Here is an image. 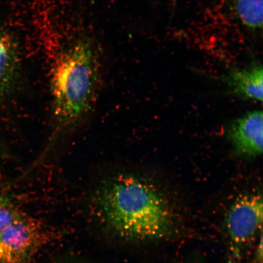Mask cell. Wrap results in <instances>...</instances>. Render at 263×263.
<instances>
[{
  "mask_svg": "<svg viewBox=\"0 0 263 263\" xmlns=\"http://www.w3.org/2000/svg\"><path fill=\"white\" fill-rule=\"evenodd\" d=\"M44 232L39 223L21 213L0 230V263H25L40 248Z\"/></svg>",
  "mask_w": 263,
  "mask_h": 263,
  "instance_id": "3957f363",
  "label": "cell"
},
{
  "mask_svg": "<svg viewBox=\"0 0 263 263\" xmlns=\"http://www.w3.org/2000/svg\"><path fill=\"white\" fill-rule=\"evenodd\" d=\"M98 52L88 39H80L59 52L52 67V129L39 161L58 141L89 112L96 98Z\"/></svg>",
  "mask_w": 263,
  "mask_h": 263,
  "instance_id": "6da1fadb",
  "label": "cell"
},
{
  "mask_svg": "<svg viewBox=\"0 0 263 263\" xmlns=\"http://www.w3.org/2000/svg\"><path fill=\"white\" fill-rule=\"evenodd\" d=\"M21 58L14 38L0 26V98L14 88L20 78Z\"/></svg>",
  "mask_w": 263,
  "mask_h": 263,
  "instance_id": "8992f818",
  "label": "cell"
},
{
  "mask_svg": "<svg viewBox=\"0 0 263 263\" xmlns=\"http://www.w3.org/2000/svg\"><path fill=\"white\" fill-rule=\"evenodd\" d=\"M263 116L262 110L247 114L229 128V137L241 155L254 157L262 153Z\"/></svg>",
  "mask_w": 263,
  "mask_h": 263,
  "instance_id": "5b68a950",
  "label": "cell"
},
{
  "mask_svg": "<svg viewBox=\"0 0 263 263\" xmlns=\"http://www.w3.org/2000/svg\"><path fill=\"white\" fill-rule=\"evenodd\" d=\"M98 200L108 226L121 237L158 239L170 231L172 216L165 200L140 177L121 174L108 179Z\"/></svg>",
  "mask_w": 263,
  "mask_h": 263,
  "instance_id": "7a4b0ae2",
  "label": "cell"
},
{
  "mask_svg": "<svg viewBox=\"0 0 263 263\" xmlns=\"http://www.w3.org/2000/svg\"><path fill=\"white\" fill-rule=\"evenodd\" d=\"M262 207V196L258 193L240 197L230 207L226 226L233 254L239 256L242 249L261 229Z\"/></svg>",
  "mask_w": 263,
  "mask_h": 263,
  "instance_id": "277c9868",
  "label": "cell"
},
{
  "mask_svg": "<svg viewBox=\"0 0 263 263\" xmlns=\"http://www.w3.org/2000/svg\"><path fill=\"white\" fill-rule=\"evenodd\" d=\"M227 83L235 93L243 98L262 102L263 98V68L259 62L229 72Z\"/></svg>",
  "mask_w": 263,
  "mask_h": 263,
  "instance_id": "52a82bcc",
  "label": "cell"
},
{
  "mask_svg": "<svg viewBox=\"0 0 263 263\" xmlns=\"http://www.w3.org/2000/svg\"><path fill=\"white\" fill-rule=\"evenodd\" d=\"M263 0H235L236 15L241 24L249 30H261Z\"/></svg>",
  "mask_w": 263,
  "mask_h": 263,
  "instance_id": "ba28073f",
  "label": "cell"
},
{
  "mask_svg": "<svg viewBox=\"0 0 263 263\" xmlns=\"http://www.w3.org/2000/svg\"><path fill=\"white\" fill-rule=\"evenodd\" d=\"M21 213L8 197L0 194V230L14 221Z\"/></svg>",
  "mask_w": 263,
  "mask_h": 263,
  "instance_id": "9c48e42d",
  "label": "cell"
}]
</instances>
